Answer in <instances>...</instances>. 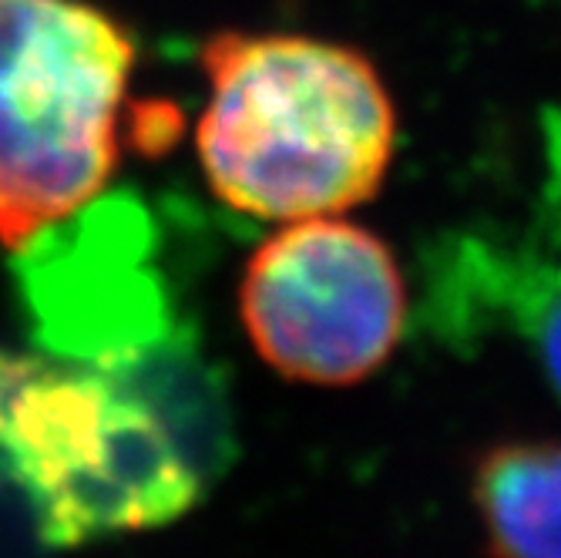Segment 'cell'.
<instances>
[{
	"label": "cell",
	"mask_w": 561,
	"mask_h": 558,
	"mask_svg": "<svg viewBox=\"0 0 561 558\" xmlns=\"http://www.w3.org/2000/svg\"><path fill=\"white\" fill-rule=\"evenodd\" d=\"M471 501L494 555L561 558V441H504L471 471Z\"/></svg>",
	"instance_id": "cell-6"
},
{
	"label": "cell",
	"mask_w": 561,
	"mask_h": 558,
	"mask_svg": "<svg viewBox=\"0 0 561 558\" xmlns=\"http://www.w3.org/2000/svg\"><path fill=\"white\" fill-rule=\"evenodd\" d=\"M239 317L279 377L350 387L400 346L407 283L377 232L340 216L293 219L245 263Z\"/></svg>",
	"instance_id": "cell-4"
},
{
	"label": "cell",
	"mask_w": 561,
	"mask_h": 558,
	"mask_svg": "<svg viewBox=\"0 0 561 558\" xmlns=\"http://www.w3.org/2000/svg\"><path fill=\"white\" fill-rule=\"evenodd\" d=\"M515 317L535 343L548 384L561 397V266L528 276Z\"/></svg>",
	"instance_id": "cell-7"
},
{
	"label": "cell",
	"mask_w": 561,
	"mask_h": 558,
	"mask_svg": "<svg viewBox=\"0 0 561 558\" xmlns=\"http://www.w3.org/2000/svg\"><path fill=\"white\" fill-rule=\"evenodd\" d=\"M131 68V34L88 0H0V246L105 189Z\"/></svg>",
	"instance_id": "cell-3"
},
{
	"label": "cell",
	"mask_w": 561,
	"mask_h": 558,
	"mask_svg": "<svg viewBox=\"0 0 561 558\" xmlns=\"http://www.w3.org/2000/svg\"><path fill=\"white\" fill-rule=\"evenodd\" d=\"M209 101L195 128L213 192L293 223L370 202L393 162V98L367 55L310 34L222 31L202 47Z\"/></svg>",
	"instance_id": "cell-1"
},
{
	"label": "cell",
	"mask_w": 561,
	"mask_h": 558,
	"mask_svg": "<svg viewBox=\"0 0 561 558\" xmlns=\"http://www.w3.org/2000/svg\"><path fill=\"white\" fill-rule=\"evenodd\" d=\"M209 485L179 431L112 374L0 353V525L18 545L162 528Z\"/></svg>",
	"instance_id": "cell-2"
},
{
	"label": "cell",
	"mask_w": 561,
	"mask_h": 558,
	"mask_svg": "<svg viewBox=\"0 0 561 558\" xmlns=\"http://www.w3.org/2000/svg\"><path fill=\"white\" fill-rule=\"evenodd\" d=\"M156 242L141 198L98 192L14 246L18 299L47 357L101 367L175 327Z\"/></svg>",
	"instance_id": "cell-5"
}]
</instances>
